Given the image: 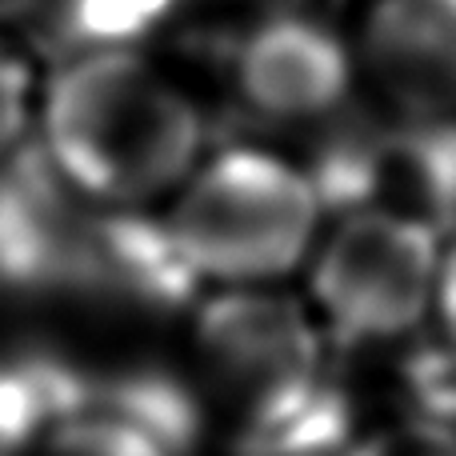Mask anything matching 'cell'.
<instances>
[{"label":"cell","instance_id":"5","mask_svg":"<svg viewBox=\"0 0 456 456\" xmlns=\"http://www.w3.org/2000/svg\"><path fill=\"white\" fill-rule=\"evenodd\" d=\"M361 85L353 37L313 12L260 16L232 48V88L248 112L276 125H313Z\"/></svg>","mask_w":456,"mask_h":456},{"label":"cell","instance_id":"3","mask_svg":"<svg viewBox=\"0 0 456 456\" xmlns=\"http://www.w3.org/2000/svg\"><path fill=\"white\" fill-rule=\"evenodd\" d=\"M444 232L401 205L348 208L308 256V300L324 332L348 345L401 340L433 316Z\"/></svg>","mask_w":456,"mask_h":456},{"label":"cell","instance_id":"8","mask_svg":"<svg viewBox=\"0 0 456 456\" xmlns=\"http://www.w3.org/2000/svg\"><path fill=\"white\" fill-rule=\"evenodd\" d=\"M184 0H48L32 40L56 64L93 53H144V40L173 20Z\"/></svg>","mask_w":456,"mask_h":456},{"label":"cell","instance_id":"11","mask_svg":"<svg viewBox=\"0 0 456 456\" xmlns=\"http://www.w3.org/2000/svg\"><path fill=\"white\" fill-rule=\"evenodd\" d=\"M40 88L32 80V64L12 40L0 32V160L37 136Z\"/></svg>","mask_w":456,"mask_h":456},{"label":"cell","instance_id":"2","mask_svg":"<svg viewBox=\"0 0 456 456\" xmlns=\"http://www.w3.org/2000/svg\"><path fill=\"white\" fill-rule=\"evenodd\" d=\"M324 208L313 168L273 149L232 144L192 168L160 224L197 284L268 289L308 265Z\"/></svg>","mask_w":456,"mask_h":456},{"label":"cell","instance_id":"12","mask_svg":"<svg viewBox=\"0 0 456 456\" xmlns=\"http://www.w3.org/2000/svg\"><path fill=\"white\" fill-rule=\"evenodd\" d=\"M433 316L441 324V340L449 348V361L456 364V240L444 248V268H441V284H436Z\"/></svg>","mask_w":456,"mask_h":456},{"label":"cell","instance_id":"9","mask_svg":"<svg viewBox=\"0 0 456 456\" xmlns=\"http://www.w3.org/2000/svg\"><path fill=\"white\" fill-rule=\"evenodd\" d=\"M32 456H176V449L120 412L77 404L48 428Z\"/></svg>","mask_w":456,"mask_h":456},{"label":"cell","instance_id":"1","mask_svg":"<svg viewBox=\"0 0 456 456\" xmlns=\"http://www.w3.org/2000/svg\"><path fill=\"white\" fill-rule=\"evenodd\" d=\"M205 112L144 53L53 64L37 104V144L96 208L149 213L205 160Z\"/></svg>","mask_w":456,"mask_h":456},{"label":"cell","instance_id":"10","mask_svg":"<svg viewBox=\"0 0 456 456\" xmlns=\"http://www.w3.org/2000/svg\"><path fill=\"white\" fill-rule=\"evenodd\" d=\"M345 456H456V425L441 412L396 417L353 436Z\"/></svg>","mask_w":456,"mask_h":456},{"label":"cell","instance_id":"4","mask_svg":"<svg viewBox=\"0 0 456 456\" xmlns=\"http://www.w3.org/2000/svg\"><path fill=\"white\" fill-rule=\"evenodd\" d=\"M324 329L313 308L268 289H216L197 308V353L244 428L305 404L324 388Z\"/></svg>","mask_w":456,"mask_h":456},{"label":"cell","instance_id":"6","mask_svg":"<svg viewBox=\"0 0 456 456\" xmlns=\"http://www.w3.org/2000/svg\"><path fill=\"white\" fill-rule=\"evenodd\" d=\"M353 53L404 128L456 125V0H364Z\"/></svg>","mask_w":456,"mask_h":456},{"label":"cell","instance_id":"7","mask_svg":"<svg viewBox=\"0 0 456 456\" xmlns=\"http://www.w3.org/2000/svg\"><path fill=\"white\" fill-rule=\"evenodd\" d=\"M88 213L37 136L0 160V300L24 308L69 297Z\"/></svg>","mask_w":456,"mask_h":456},{"label":"cell","instance_id":"13","mask_svg":"<svg viewBox=\"0 0 456 456\" xmlns=\"http://www.w3.org/2000/svg\"><path fill=\"white\" fill-rule=\"evenodd\" d=\"M48 0H0V32L32 28L45 16Z\"/></svg>","mask_w":456,"mask_h":456}]
</instances>
